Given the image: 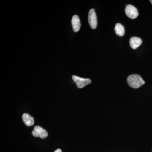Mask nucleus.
Here are the masks:
<instances>
[{
	"label": "nucleus",
	"mask_w": 152,
	"mask_h": 152,
	"mask_svg": "<svg viewBox=\"0 0 152 152\" xmlns=\"http://www.w3.org/2000/svg\"><path fill=\"white\" fill-rule=\"evenodd\" d=\"M127 82L130 86L135 89L140 88L145 83V82L141 77L137 74H133L129 76Z\"/></svg>",
	"instance_id": "f257e3e1"
},
{
	"label": "nucleus",
	"mask_w": 152,
	"mask_h": 152,
	"mask_svg": "<svg viewBox=\"0 0 152 152\" xmlns=\"http://www.w3.org/2000/svg\"><path fill=\"white\" fill-rule=\"evenodd\" d=\"M72 78L79 88H82L91 83L90 79L83 78L77 76H72Z\"/></svg>",
	"instance_id": "f03ea898"
},
{
	"label": "nucleus",
	"mask_w": 152,
	"mask_h": 152,
	"mask_svg": "<svg viewBox=\"0 0 152 152\" xmlns=\"http://www.w3.org/2000/svg\"><path fill=\"white\" fill-rule=\"evenodd\" d=\"M125 13L129 18L135 19L139 15L138 11L135 7L132 5H128L125 9Z\"/></svg>",
	"instance_id": "7ed1b4c3"
},
{
	"label": "nucleus",
	"mask_w": 152,
	"mask_h": 152,
	"mask_svg": "<svg viewBox=\"0 0 152 152\" xmlns=\"http://www.w3.org/2000/svg\"><path fill=\"white\" fill-rule=\"evenodd\" d=\"M89 24L92 29H96L97 26V15L94 9L90 10L88 16Z\"/></svg>",
	"instance_id": "20e7f679"
},
{
	"label": "nucleus",
	"mask_w": 152,
	"mask_h": 152,
	"mask_svg": "<svg viewBox=\"0 0 152 152\" xmlns=\"http://www.w3.org/2000/svg\"><path fill=\"white\" fill-rule=\"evenodd\" d=\"M32 134L34 137H39L42 139H45L48 136V133L45 129L39 126L34 127L32 131Z\"/></svg>",
	"instance_id": "39448f33"
},
{
	"label": "nucleus",
	"mask_w": 152,
	"mask_h": 152,
	"mask_svg": "<svg viewBox=\"0 0 152 152\" xmlns=\"http://www.w3.org/2000/svg\"><path fill=\"white\" fill-rule=\"evenodd\" d=\"M72 23L75 32H77L81 27L80 21L78 16L75 15L72 18Z\"/></svg>",
	"instance_id": "423d86ee"
},
{
	"label": "nucleus",
	"mask_w": 152,
	"mask_h": 152,
	"mask_svg": "<svg viewBox=\"0 0 152 152\" xmlns=\"http://www.w3.org/2000/svg\"><path fill=\"white\" fill-rule=\"evenodd\" d=\"M142 43L141 39L138 37H132L130 39V45L132 48L136 49Z\"/></svg>",
	"instance_id": "0eeeda50"
},
{
	"label": "nucleus",
	"mask_w": 152,
	"mask_h": 152,
	"mask_svg": "<svg viewBox=\"0 0 152 152\" xmlns=\"http://www.w3.org/2000/svg\"><path fill=\"white\" fill-rule=\"evenodd\" d=\"M22 119L24 122L25 124L28 126H31L34 124V121L33 117L31 116L28 113L23 114L22 115Z\"/></svg>",
	"instance_id": "6e6552de"
},
{
	"label": "nucleus",
	"mask_w": 152,
	"mask_h": 152,
	"mask_svg": "<svg viewBox=\"0 0 152 152\" xmlns=\"http://www.w3.org/2000/svg\"><path fill=\"white\" fill-rule=\"evenodd\" d=\"M116 34L119 36H123L125 34V29L124 26L120 23H117L115 28Z\"/></svg>",
	"instance_id": "1a4fd4ad"
},
{
	"label": "nucleus",
	"mask_w": 152,
	"mask_h": 152,
	"mask_svg": "<svg viewBox=\"0 0 152 152\" xmlns=\"http://www.w3.org/2000/svg\"><path fill=\"white\" fill-rule=\"evenodd\" d=\"M54 152H62V151L60 149H58L56 150Z\"/></svg>",
	"instance_id": "9d476101"
},
{
	"label": "nucleus",
	"mask_w": 152,
	"mask_h": 152,
	"mask_svg": "<svg viewBox=\"0 0 152 152\" xmlns=\"http://www.w3.org/2000/svg\"><path fill=\"white\" fill-rule=\"evenodd\" d=\"M150 1L151 2V3L152 4V0H151V1Z\"/></svg>",
	"instance_id": "9b49d317"
}]
</instances>
